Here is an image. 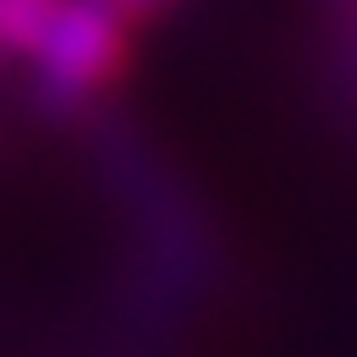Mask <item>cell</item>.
<instances>
[{
	"label": "cell",
	"instance_id": "6da1fadb",
	"mask_svg": "<svg viewBox=\"0 0 357 357\" xmlns=\"http://www.w3.org/2000/svg\"><path fill=\"white\" fill-rule=\"evenodd\" d=\"M39 99L55 110H83L132 66V22L110 0H61L45 39L33 45Z\"/></svg>",
	"mask_w": 357,
	"mask_h": 357
},
{
	"label": "cell",
	"instance_id": "7a4b0ae2",
	"mask_svg": "<svg viewBox=\"0 0 357 357\" xmlns=\"http://www.w3.org/2000/svg\"><path fill=\"white\" fill-rule=\"evenodd\" d=\"M55 11H61V0H0V50L33 55Z\"/></svg>",
	"mask_w": 357,
	"mask_h": 357
},
{
	"label": "cell",
	"instance_id": "3957f363",
	"mask_svg": "<svg viewBox=\"0 0 357 357\" xmlns=\"http://www.w3.org/2000/svg\"><path fill=\"white\" fill-rule=\"evenodd\" d=\"M110 6H116V11H121V17H127V22H149V17H160V11H165V6H176V0H110Z\"/></svg>",
	"mask_w": 357,
	"mask_h": 357
}]
</instances>
